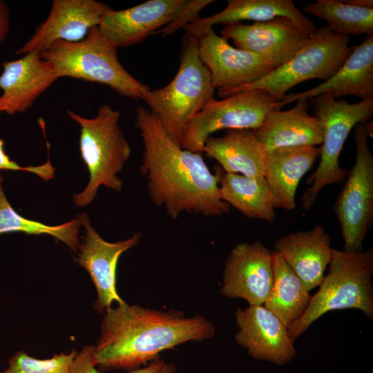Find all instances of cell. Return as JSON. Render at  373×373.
<instances>
[{
  "mask_svg": "<svg viewBox=\"0 0 373 373\" xmlns=\"http://www.w3.org/2000/svg\"><path fill=\"white\" fill-rule=\"evenodd\" d=\"M189 0H149L120 10L111 9L102 18L98 28L116 48L143 41L171 22Z\"/></svg>",
  "mask_w": 373,
  "mask_h": 373,
  "instance_id": "obj_17",
  "label": "cell"
},
{
  "mask_svg": "<svg viewBox=\"0 0 373 373\" xmlns=\"http://www.w3.org/2000/svg\"><path fill=\"white\" fill-rule=\"evenodd\" d=\"M221 35L231 39L236 48L262 57L275 68L290 60L310 37L297 23L287 17L251 24L228 23Z\"/></svg>",
  "mask_w": 373,
  "mask_h": 373,
  "instance_id": "obj_12",
  "label": "cell"
},
{
  "mask_svg": "<svg viewBox=\"0 0 373 373\" xmlns=\"http://www.w3.org/2000/svg\"><path fill=\"white\" fill-rule=\"evenodd\" d=\"M226 173L265 177L267 151L251 129H228L222 137L210 136L203 151Z\"/></svg>",
  "mask_w": 373,
  "mask_h": 373,
  "instance_id": "obj_24",
  "label": "cell"
},
{
  "mask_svg": "<svg viewBox=\"0 0 373 373\" xmlns=\"http://www.w3.org/2000/svg\"><path fill=\"white\" fill-rule=\"evenodd\" d=\"M291 108L274 109L253 130L267 152L286 147L316 146L323 142V130L307 110L309 100L300 99Z\"/></svg>",
  "mask_w": 373,
  "mask_h": 373,
  "instance_id": "obj_21",
  "label": "cell"
},
{
  "mask_svg": "<svg viewBox=\"0 0 373 373\" xmlns=\"http://www.w3.org/2000/svg\"><path fill=\"white\" fill-rule=\"evenodd\" d=\"M111 9L95 0H54L46 19L17 53L41 52L57 41H79Z\"/></svg>",
  "mask_w": 373,
  "mask_h": 373,
  "instance_id": "obj_15",
  "label": "cell"
},
{
  "mask_svg": "<svg viewBox=\"0 0 373 373\" xmlns=\"http://www.w3.org/2000/svg\"><path fill=\"white\" fill-rule=\"evenodd\" d=\"M313 115L323 130L320 148V162L317 169L308 178L311 186L300 198L303 209L314 204L320 191L331 184L341 183L347 171L339 164V156L352 129L358 124L367 123L373 115V97L349 103L323 93L309 100Z\"/></svg>",
  "mask_w": 373,
  "mask_h": 373,
  "instance_id": "obj_7",
  "label": "cell"
},
{
  "mask_svg": "<svg viewBox=\"0 0 373 373\" xmlns=\"http://www.w3.org/2000/svg\"><path fill=\"white\" fill-rule=\"evenodd\" d=\"M116 49L95 26L84 39L57 41L40 54L52 65L59 78L68 77L102 84L123 97L144 100L151 88L123 67Z\"/></svg>",
  "mask_w": 373,
  "mask_h": 373,
  "instance_id": "obj_5",
  "label": "cell"
},
{
  "mask_svg": "<svg viewBox=\"0 0 373 373\" xmlns=\"http://www.w3.org/2000/svg\"><path fill=\"white\" fill-rule=\"evenodd\" d=\"M0 373H6V371H4V372H0Z\"/></svg>",
  "mask_w": 373,
  "mask_h": 373,
  "instance_id": "obj_34",
  "label": "cell"
},
{
  "mask_svg": "<svg viewBox=\"0 0 373 373\" xmlns=\"http://www.w3.org/2000/svg\"><path fill=\"white\" fill-rule=\"evenodd\" d=\"M220 190L222 199L245 216L274 222L275 201L265 177L221 174Z\"/></svg>",
  "mask_w": 373,
  "mask_h": 373,
  "instance_id": "obj_25",
  "label": "cell"
},
{
  "mask_svg": "<svg viewBox=\"0 0 373 373\" xmlns=\"http://www.w3.org/2000/svg\"><path fill=\"white\" fill-rule=\"evenodd\" d=\"M67 114L80 128L79 151L89 172L85 189L73 195L75 204L84 207L94 200L101 186L122 191L123 182L117 175L129 159L131 149L119 125L121 113L110 105L99 106L93 118L69 109Z\"/></svg>",
  "mask_w": 373,
  "mask_h": 373,
  "instance_id": "obj_4",
  "label": "cell"
},
{
  "mask_svg": "<svg viewBox=\"0 0 373 373\" xmlns=\"http://www.w3.org/2000/svg\"><path fill=\"white\" fill-rule=\"evenodd\" d=\"M349 43L350 37L336 35L327 25L323 26L285 64L249 85L220 88L218 94L225 98L244 90L262 89L274 101L280 102L298 84L313 79L325 82L332 77L351 53Z\"/></svg>",
  "mask_w": 373,
  "mask_h": 373,
  "instance_id": "obj_8",
  "label": "cell"
},
{
  "mask_svg": "<svg viewBox=\"0 0 373 373\" xmlns=\"http://www.w3.org/2000/svg\"><path fill=\"white\" fill-rule=\"evenodd\" d=\"M93 353L94 345L84 347L75 356L70 373H102L96 368ZM175 371L174 364L157 358L145 367L134 369L128 373H175Z\"/></svg>",
  "mask_w": 373,
  "mask_h": 373,
  "instance_id": "obj_30",
  "label": "cell"
},
{
  "mask_svg": "<svg viewBox=\"0 0 373 373\" xmlns=\"http://www.w3.org/2000/svg\"><path fill=\"white\" fill-rule=\"evenodd\" d=\"M135 125L144 145L140 166L146 177L150 199L163 207L172 220L189 212L204 217L228 213L231 206L222 199L221 173L211 172L200 153L182 149L166 133L149 109L136 108Z\"/></svg>",
  "mask_w": 373,
  "mask_h": 373,
  "instance_id": "obj_1",
  "label": "cell"
},
{
  "mask_svg": "<svg viewBox=\"0 0 373 373\" xmlns=\"http://www.w3.org/2000/svg\"><path fill=\"white\" fill-rule=\"evenodd\" d=\"M215 89L199 57L198 38L185 33L176 75L167 85L150 90L144 101L168 136L180 146L186 124L214 97Z\"/></svg>",
  "mask_w": 373,
  "mask_h": 373,
  "instance_id": "obj_6",
  "label": "cell"
},
{
  "mask_svg": "<svg viewBox=\"0 0 373 373\" xmlns=\"http://www.w3.org/2000/svg\"><path fill=\"white\" fill-rule=\"evenodd\" d=\"M372 249L348 252L334 249L318 291L311 296L302 316L289 328L292 341L327 312L356 309L367 318H373Z\"/></svg>",
  "mask_w": 373,
  "mask_h": 373,
  "instance_id": "obj_3",
  "label": "cell"
},
{
  "mask_svg": "<svg viewBox=\"0 0 373 373\" xmlns=\"http://www.w3.org/2000/svg\"><path fill=\"white\" fill-rule=\"evenodd\" d=\"M274 109H277L276 102L262 89L244 90L222 100L213 97L186 124L180 146L202 153L212 133L222 129L254 130Z\"/></svg>",
  "mask_w": 373,
  "mask_h": 373,
  "instance_id": "obj_10",
  "label": "cell"
},
{
  "mask_svg": "<svg viewBox=\"0 0 373 373\" xmlns=\"http://www.w3.org/2000/svg\"><path fill=\"white\" fill-rule=\"evenodd\" d=\"M3 178L0 173V235L22 232L29 235H49L77 251L79 245V232L81 222L78 218L58 225H48L26 218L17 213L5 194Z\"/></svg>",
  "mask_w": 373,
  "mask_h": 373,
  "instance_id": "obj_28",
  "label": "cell"
},
{
  "mask_svg": "<svg viewBox=\"0 0 373 373\" xmlns=\"http://www.w3.org/2000/svg\"><path fill=\"white\" fill-rule=\"evenodd\" d=\"M22 171L34 173L45 181L54 178L55 168L50 163L49 155L46 163L38 166H21L12 160L4 150V141L0 138V171Z\"/></svg>",
  "mask_w": 373,
  "mask_h": 373,
  "instance_id": "obj_32",
  "label": "cell"
},
{
  "mask_svg": "<svg viewBox=\"0 0 373 373\" xmlns=\"http://www.w3.org/2000/svg\"><path fill=\"white\" fill-rule=\"evenodd\" d=\"M213 2L212 0L189 1L186 8L168 25L156 31L154 34L160 33L162 36L169 35L180 28L192 23L199 18L198 14L207 5Z\"/></svg>",
  "mask_w": 373,
  "mask_h": 373,
  "instance_id": "obj_31",
  "label": "cell"
},
{
  "mask_svg": "<svg viewBox=\"0 0 373 373\" xmlns=\"http://www.w3.org/2000/svg\"><path fill=\"white\" fill-rule=\"evenodd\" d=\"M77 217L84 228L85 234L79 245L75 261L88 271L97 291L94 307L104 314L113 301L117 304L124 303L116 289L117 262L124 252L140 242L142 234L135 232L126 240L108 242L94 229L87 214L79 213Z\"/></svg>",
  "mask_w": 373,
  "mask_h": 373,
  "instance_id": "obj_11",
  "label": "cell"
},
{
  "mask_svg": "<svg viewBox=\"0 0 373 373\" xmlns=\"http://www.w3.org/2000/svg\"><path fill=\"white\" fill-rule=\"evenodd\" d=\"M329 93L334 99L352 95L363 99L373 97V35L366 36L352 51L342 66L327 80L307 90L286 94L276 102L280 109L300 99H310Z\"/></svg>",
  "mask_w": 373,
  "mask_h": 373,
  "instance_id": "obj_19",
  "label": "cell"
},
{
  "mask_svg": "<svg viewBox=\"0 0 373 373\" xmlns=\"http://www.w3.org/2000/svg\"><path fill=\"white\" fill-rule=\"evenodd\" d=\"M276 17H287L297 23L309 36L317 30L314 22L307 17L291 0H228L221 12L200 18L185 26V33L198 38L213 26L252 20L265 21Z\"/></svg>",
  "mask_w": 373,
  "mask_h": 373,
  "instance_id": "obj_22",
  "label": "cell"
},
{
  "mask_svg": "<svg viewBox=\"0 0 373 373\" xmlns=\"http://www.w3.org/2000/svg\"><path fill=\"white\" fill-rule=\"evenodd\" d=\"M273 252L261 242L238 244L228 255L221 293L242 298L249 306L263 305L273 285Z\"/></svg>",
  "mask_w": 373,
  "mask_h": 373,
  "instance_id": "obj_13",
  "label": "cell"
},
{
  "mask_svg": "<svg viewBox=\"0 0 373 373\" xmlns=\"http://www.w3.org/2000/svg\"><path fill=\"white\" fill-rule=\"evenodd\" d=\"M320 153V148L316 146L286 147L267 152L265 178L276 208L295 209L298 184Z\"/></svg>",
  "mask_w": 373,
  "mask_h": 373,
  "instance_id": "obj_23",
  "label": "cell"
},
{
  "mask_svg": "<svg viewBox=\"0 0 373 373\" xmlns=\"http://www.w3.org/2000/svg\"><path fill=\"white\" fill-rule=\"evenodd\" d=\"M104 314L93 353L100 370H134L159 358L164 350L210 339L216 332L205 318H186L175 309L164 312L124 302Z\"/></svg>",
  "mask_w": 373,
  "mask_h": 373,
  "instance_id": "obj_2",
  "label": "cell"
},
{
  "mask_svg": "<svg viewBox=\"0 0 373 373\" xmlns=\"http://www.w3.org/2000/svg\"><path fill=\"white\" fill-rule=\"evenodd\" d=\"M235 317L239 329L235 340L253 358L282 366L294 358L287 327L263 305L238 307Z\"/></svg>",
  "mask_w": 373,
  "mask_h": 373,
  "instance_id": "obj_16",
  "label": "cell"
},
{
  "mask_svg": "<svg viewBox=\"0 0 373 373\" xmlns=\"http://www.w3.org/2000/svg\"><path fill=\"white\" fill-rule=\"evenodd\" d=\"M303 10L326 21L336 35H373L372 0H316L305 4Z\"/></svg>",
  "mask_w": 373,
  "mask_h": 373,
  "instance_id": "obj_27",
  "label": "cell"
},
{
  "mask_svg": "<svg viewBox=\"0 0 373 373\" xmlns=\"http://www.w3.org/2000/svg\"><path fill=\"white\" fill-rule=\"evenodd\" d=\"M330 236L316 225L307 231L290 233L274 243L279 254L309 291L321 285L334 249Z\"/></svg>",
  "mask_w": 373,
  "mask_h": 373,
  "instance_id": "obj_20",
  "label": "cell"
},
{
  "mask_svg": "<svg viewBox=\"0 0 373 373\" xmlns=\"http://www.w3.org/2000/svg\"><path fill=\"white\" fill-rule=\"evenodd\" d=\"M75 349L69 353L55 354L50 358L39 359L24 351L14 354L8 361L6 373H70L77 354Z\"/></svg>",
  "mask_w": 373,
  "mask_h": 373,
  "instance_id": "obj_29",
  "label": "cell"
},
{
  "mask_svg": "<svg viewBox=\"0 0 373 373\" xmlns=\"http://www.w3.org/2000/svg\"><path fill=\"white\" fill-rule=\"evenodd\" d=\"M273 252V285L263 306L288 328L305 312L309 291L283 258Z\"/></svg>",
  "mask_w": 373,
  "mask_h": 373,
  "instance_id": "obj_26",
  "label": "cell"
},
{
  "mask_svg": "<svg viewBox=\"0 0 373 373\" xmlns=\"http://www.w3.org/2000/svg\"><path fill=\"white\" fill-rule=\"evenodd\" d=\"M10 27V12L6 3L0 0V44L5 39Z\"/></svg>",
  "mask_w": 373,
  "mask_h": 373,
  "instance_id": "obj_33",
  "label": "cell"
},
{
  "mask_svg": "<svg viewBox=\"0 0 373 373\" xmlns=\"http://www.w3.org/2000/svg\"><path fill=\"white\" fill-rule=\"evenodd\" d=\"M198 54L218 89L249 85L275 69L262 57L233 47L213 28L198 38Z\"/></svg>",
  "mask_w": 373,
  "mask_h": 373,
  "instance_id": "obj_14",
  "label": "cell"
},
{
  "mask_svg": "<svg viewBox=\"0 0 373 373\" xmlns=\"http://www.w3.org/2000/svg\"><path fill=\"white\" fill-rule=\"evenodd\" d=\"M0 75V113L14 115L31 108L36 99L59 78L52 65L40 52L2 64Z\"/></svg>",
  "mask_w": 373,
  "mask_h": 373,
  "instance_id": "obj_18",
  "label": "cell"
},
{
  "mask_svg": "<svg viewBox=\"0 0 373 373\" xmlns=\"http://www.w3.org/2000/svg\"><path fill=\"white\" fill-rule=\"evenodd\" d=\"M370 131V124L355 126V162L334 204L343 250L348 252L363 251V241L373 222V155L368 145Z\"/></svg>",
  "mask_w": 373,
  "mask_h": 373,
  "instance_id": "obj_9",
  "label": "cell"
}]
</instances>
